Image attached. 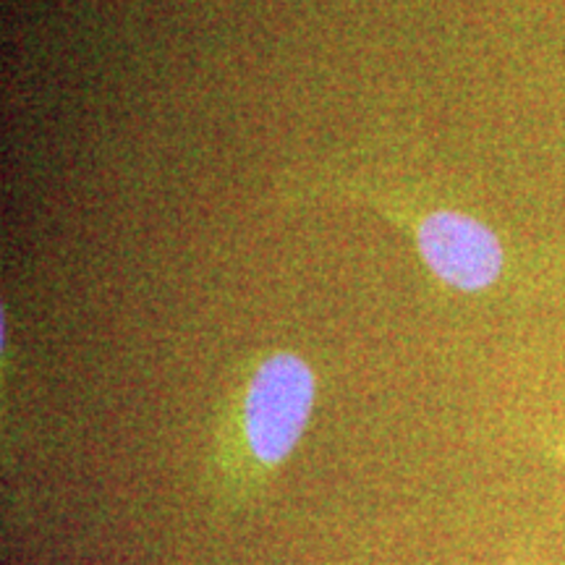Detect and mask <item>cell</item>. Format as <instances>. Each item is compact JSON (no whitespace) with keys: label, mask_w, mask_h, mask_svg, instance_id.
<instances>
[{"label":"cell","mask_w":565,"mask_h":565,"mask_svg":"<svg viewBox=\"0 0 565 565\" xmlns=\"http://www.w3.org/2000/svg\"><path fill=\"white\" fill-rule=\"evenodd\" d=\"M422 263L443 286L461 294L492 291L508 270L500 233L461 210H429L412 221Z\"/></svg>","instance_id":"obj_2"},{"label":"cell","mask_w":565,"mask_h":565,"mask_svg":"<svg viewBox=\"0 0 565 565\" xmlns=\"http://www.w3.org/2000/svg\"><path fill=\"white\" fill-rule=\"evenodd\" d=\"M312 366L291 351L263 359L244 395V435L252 456L278 466L291 456L307 429L315 406Z\"/></svg>","instance_id":"obj_1"}]
</instances>
